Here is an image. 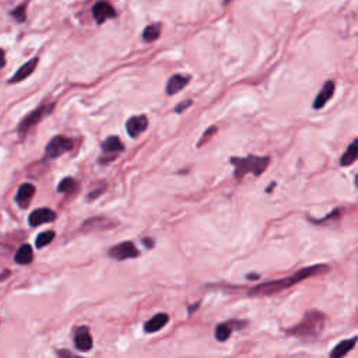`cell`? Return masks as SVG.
Masks as SVG:
<instances>
[{"label":"cell","mask_w":358,"mask_h":358,"mask_svg":"<svg viewBox=\"0 0 358 358\" xmlns=\"http://www.w3.org/2000/svg\"><path fill=\"white\" fill-rule=\"evenodd\" d=\"M329 270H330V266L327 265L308 266V267L298 270L296 275L290 276V277L280 279V280L269 281V283H262L259 286L250 288L249 296H273V294H277V292H280V291L287 290V288H290V287L296 286V284L301 283V281H304L305 279H308V277H311V276L322 275V273H326Z\"/></svg>","instance_id":"cell-1"},{"label":"cell","mask_w":358,"mask_h":358,"mask_svg":"<svg viewBox=\"0 0 358 358\" xmlns=\"http://www.w3.org/2000/svg\"><path fill=\"white\" fill-rule=\"evenodd\" d=\"M323 326H325V315L319 311H311L306 312L301 322L297 326L291 327L287 333L294 338L301 339L302 342L311 343L319 338V334L323 330Z\"/></svg>","instance_id":"cell-2"},{"label":"cell","mask_w":358,"mask_h":358,"mask_svg":"<svg viewBox=\"0 0 358 358\" xmlns=\"http://www.w3.org/2000/svg\"><path fill=\"white\" fill-rule=\"evenodd\" d=\"M229 162L235 166L234 177L237 178L238 181H241L246 174H254L255 177H260V175L266 171L267 165L270 164V157L248 156L245 157V158L231 157V158H229Z\"/></svg>","instance_id":"cell-3"},{"label":"cell","mask_w":358,"mask_h":358,"mask_svg":"<svg viewBox=\"0 0 358 358\" xmlns=\"http://www.w3.org/2000/svg\"><path fill=\"white\" fill-rule=\"evenodd\" d=\"M53 108H55V104L42 105L39 108H36L35 111H32L30 115H27L26 118L21 120L20 126H18V133H20L21 137H24V136H26L34 126L38 125L45 116L52 114Z\"/></svg>","instance_id":"cell-4"},{"label":"cell","mask_w":358,"mask_h":358,"mask_svg":"<svg viewBox=\"0 0 358 358\" xmlns=\"http://www.w3.org/2000/svg\"><path fill=\"white\" fill-rule=\"evenodd\" d=\"M73 140L65 136H55L52 140L49 141L45 149V157L44 160L49 161V160H55L57 157H60L65 153L73 150Z\"/></svg>","instance_id":"cell-5"},{"label":"cell","mask_w":358,"mask_h":358,"mask_svg":"<svg viewBox=\"0 0 358 358\" xmlns=\"http://www.w3.org/2000/svg\"><path fill=\"white\" fill-rule=\"evenodd\" d=\"M109 258L115 260H126V259H135L137 258L140 252L136 248V245L130 241H125L120 244L115 245L108 250Z\"/></svg>","instance_id":"cell-6"},{"label":"cell","mask_w":358,"mask_h":358,"mask_svg":"<svg viewBox=\"0 0 358 358\" xmlns=\"http://www.w3.org/2000/svg\"><path fill=\"white\" fill-rule=\"evenodd\" d=\"M101 147L104 151V156L99 158V164H108V162L114 161L116 158V154L125 150V145L120 143L119 137H116V136H111L107 140L102 141Z\"/></svg>","instance_id":"cell-7"},{"label":"cell","mask_w":358,"mask_h":358,"mask_svg":"<svg viewBox=\"0 0 358 358\" xmlns=\"http://www.w3.org/2000/svg\"><path fill=\"white\" fill-rule=\"evenodd\" d=\"M118 225V221L115 220H111L108 217H104V216H98V217H93L86 220L81 227V231L84 233H97V231H107V229L112 228V227H116Z\"/></svg>","instance_id":"cell-8"},{"label":"cell","mask_w":358,"mask_h":358,"mask_svg":"<svg viewBox=\"0 0 358 358\" xmlns=\"http://www.w3.org/2000/svg\"><path fill=\"white\" fill-rule=\"evenodd\" d=\"M93 17L95 23L101 26L104 24L107 20L115 18L116 17V11L111 5H108L107 2H97L93 6Z\"/></svg>","instance_id":"cell-9"},{"label":"cell","mask_w":358,"mask_h":358,"mask_svg":"<svg viewBox=\"0 0 358 358\" xmlns=\"http://www.w3.org/2000/svg\"><path fill=\"white\" fill-rule=\"evenodd\" d=\"M149 128V119L145 115H137V116H132L128 122H126V130L128 135L130 137H137L140 136L145 129Z\"/></svg>","instance_id":"cell-10"},{"label":"cell","mask_w":358,"mask_h":358,"mask_svg":"<svg viewBox=\"0 0 358 358\" xmlns=\"http://www.w3.org/2000/svg\"><path fill=\"white\" fill-rule=\"evenodd\" d=\"M56 218V213L51 210V208H36L34 210L30 217H28V223L31 227H38V225H42L45 223H51Z\"/></svg>","instance_id":"cell-11"},{"label":"cell","mask_w":358,"mask_h":358,"mask_svg":"<svg viewBox=\"0 0 358 358\" xmlns=\"http://www.w3.org/2000/svg\"><path fill=\"white\" fill-rule=\"evenodd\" d=\"M74 346L78 351H90L93 348V338L90 334V330L87 326L78 327L74 334Z\"/></svg>","instance_id":"cell-12"},{"label":"cell","mask_w":358,"mask_h":358,"mask_svg":"<svg viewBox=\"0 0 358 358\" xmlns=\"http://www.w3.org/2000/svg\"><path fill=\"white\" fill-rule=\"evenodd\" d=\"M34 195H35V186L31 183H23L17 191L16 203L21 208H27L30 206Z\"/></svg>","instance_id":"cell-13"},{"label":"cell","mask_w":358,"mask_h":358,"mask_svg":"<svg viewBox=\"0 0 358 358\" xmlns=\"http://www.w3.org/2000/svg\"><path fill=\"white\" fill-rule=\"evenodd\" d=\"M36 65H38V57H34V59H31V60H28L27 63H24L23 66H21L18 70H17L14 74H13V77L9 80V83H20V81H23V80H26V78H28L30 76H31L32 73H34V70H35Z\"/></svg>","instance_id":"cell-14"},{"label":"cell","mask_w":358,"mask_h":358,"mask_svg":"<svg viewBox=\"0 0 358 358\" xmlns=\"http://www.w3.org/2000/svg\"><path fill=\"white\" fill-rule=\"evenodd\" d=\"M189 81H191V77H189V76L174 74V76L168 80V83H166V95H175V94L179 93L182 89H185Z\"/></svg>","instance_id":"cell-15"},{"label":"cell","mask_w":358,"mask_h":358,"mask_svg":"<svg viewBox=\"0 0 358 358\" xmlns=\"http://www.w3.org/2000/svg\"><path fill=\"white\" fill-rule=\"evenodd\" d=\"M333 94H334V83L329 80V81H326V83L323 84L321 93L318 94L317 98H315V101H313V108L315 109L323 108V107L327 104V101L332 98Z\"/></svg>","instance_id":"cell-16"},{"label":"cell","mask_w":358,"mask_h":358,"mask_svg":"<svg viewBox=\"0 0 358 358\" xmlns=\"http://www.w3.org/2000/svg\"><path fill=\"white\" fill-rule=\"evenodd\" d=\"M170 321V317L166 313H157L151 318L150 321H147L144 325L145 333H156L158 330H161L162 327L165 326Z\"/></svg>","instance_id":"cell-17"},{"label":"cell","mask_w":358,"mask_h":358,"mask_svg":"<svg viewBox=\"0 0 358 358\" xmlns=\"http://www.w3.org/2000/svg\"><path fill=\"white\" fill-rule=\"evenodd\" d=\"M355 343H357V338L348 339V340H344V342L339 343L336 347L333 348L330 351V357L332 358H342L344 357L346 354L350 353L354 347H355Z\"/></svg>","instance_id":"cell-18"},{"label":"cell","mask_w":358,"mask_h":358,"mask_svg":"<svg viewBox=\"0 0 358 358\" xmlns=\"http://www.w3.org/2000/svg\"><path fill=\"white\" fill-rule=\"evenodd\" d=\"M32 258H34V254H32L31 245L24 244L21 245L20 249L14 255V262L18 265H30L32 262Z\"/></svg>","instance_id":"cell-19"},{"label":"cell","mask_w":358,"mask_h":358,"mask_svg":"<svg viewBox=\"0 0 358 358\" xmlns=\"http://www.w3.org/2000/svg\"><path fill=\"white\" fill-rule=\"evenodd\" d=\"M357 157H358V141L354 140L351 144L348 145L347 151H346V153L342 156V158H340V165L343 166L351 165L353 162H355Z\"/></svg>","instance_id":"cell-20"},{"label":"cell","mask_w":358,"mask_h":358,"mask_svg":"<svg viewBox=\"0 0 358 358\" xmlns=\"http://www.w3.org/2000/svg\"><path fill=\"white\" fill-rule=\"evenodd\" d=\"M233 323L227 322V323H220L217 327H216V339L218 342H227L233 333Z\"/></svg>","instance_id":"cell-21"},{"label":"cell","mask_w":358,"mask_h":358,"mask_svg":"<svg viewBox=\"0 0 358 358\" xmlns=\"http://www.w3.org/2000/svg\"><path fill=\"white\" fill-rule=\"evenodd\" d=\"M161 34V24H151V26L145 27L143 31V39L145 42L156 41L157 38Z\"/></svg>","instance_id":"cell-22"},{"label":"cell","mask_w":358,"mask_h":358,"mask_svg":"<svg viewBox=\"0 0 358 358\" xmlns=\"http://www.w3.org/2000/svg\"><path fill=\"white\" fill-rule=\"evenodd\" d=\"M78 183L73 178H65L59 182L57 185V192L59 193H74L77 191Z\"/></svg>","instance_id":"cell-23"},{"label":"cell","mask_w":358,"mask_h":358,"mask_svg":"<svg viewBox=\"0 0 358 358\" xmlns=\"http://www.w3.org/2000/svg\"><path fill=\"white\" fill-rule=\"evenodd\" d=\"M55 238V231H45V233H41L35 239V246L38 249H41L44 246H47L53 241Z\"/></svg>","instance_id":"cell-24"},{"label":"cell","mask_w":358,"mask_h":358,"mask_svg":"<svg viewBox=\"0 0 358 358\" xmlns=\"http://www.w3.org/2000/svg\"><path fill=\"white\" fill-rule=\"evenodd\" d=\"M11 16H13V18L16 21H18V23H24L26 21V5H21L18 6L17 9H14V10L11 11Z\"/></svg>","instance_id":"cell-25"},{"label":"cell","mask_w":358,"mask_h":358,"mask_svg":"<svg viewBox=\"0 0 358 358\" xmlns=\"http://www.w3.org/2000/svg\"><path fill=\"white\" fill-rule=\"evenodd\" d=\"M217 132V126H212V128H208L204 133H203L202 139L197 141V147H202L204 143H207V140L212 137V136H214V133Z\"/></svg>","instance_id":"cell-26"},{"label":"cell","mask_w":358,"mask_h":358,"mask_svg":"<svg viewBox=\"0 0 358 358\" xmlns=\"http://www.w3.org/2000/svg\"><path fill=\"white\" fill-rule=\"evenodd\" d=\"M104 189H105V183H102V185H99V186L97 187V189H95L94 192L90 193L89 196H87V199H89V200H94V199H97V197H98L99 195H102V193H104Z\"/></svg>","instance_id":"cell-27"},{"label":"cell","mask_w":358,"mask_h":358,"mask_svg":"<svg viewBox=\"0 0 358 358\" xmlns=\"http://www.w3.org/2000/svg\"><path fill=\"white\" fill-rule=\"evenodd\" d=\"M192 104H193V102H192V101H191V99H185L183 102H181V104L175 107V112H177V114H182V112H183L185 109L189 108V107H191V105H192Z\"/></svg>","instance_id":"cell-28"},{"label":"cell","mask_w":358,"mask_h":358,"mask_svg":"<svg viewBox=\"0 0 358 358\" xmlns=\"http://www.w3.org/2000/svg\"><path fill=\"white\" fill-rule=\"evenodd\" d=\"M6 65V57H5V51L0 49V69L3 68Z\"/></svg>","instance_id":"cell-29"},{"label":"cell","mask_w":358,"mask_h":358,"mask_svg":"<svg viewBox=\"0 0 358 358\" xmlns=\"http://www.w3.org/2000/svg\"><path fill=\"white\" fill-rule=\"evenodd\" d=\"M143 244L147 245V248H153V246H154V242H153V241H151V239H149V238L143 239Z\"/></svg>","instance_id":"cell-30"},{"label":"cell","mask_w":358,"mask_h":358,"mask_svg":"<svg viewBox=\"0 0 358 358\" xmlns=\"http://www.w3.org/2000/svg\"><path fill=\"white\" fill-rule=\"evenodd\" d=\"M199 306H200V304H199V302H197L196 305L189 306V308H187V311H189V315H191V313H192V312L195 311V309H197V308H199Z\"/></svg>","instance_id":"cell-31"},{"label":"cell","mask_w":358,"mask_h":358,"mask_svg":"<svg viewBox=\"0 0 358 358\" xmlns=\"http://www.w3.org/2000/svg\"><path fill=\"white\" fill-rule=\"evenodd\" d=\"M275 185H276V182H273V183H271V185H270V186H267V187H266V192H267V193H270V192H271V187L275 186Z\"/></svg>","instance_id":"cell-32"},{"label":"cell","mask_w":358,"mask_h":358,"mask_svg":"<svg viewBox=\"0 0 358 358\" xmlns=\"http://www.w3.org/2000/svg\"><path fill=\"white\" fill-rule=\"evenodd\" d=\"M248 279H256V280H258V279H259V275H249L248 276Z\"/></svg>","instance_id":"cell-33"}]
</instances>
